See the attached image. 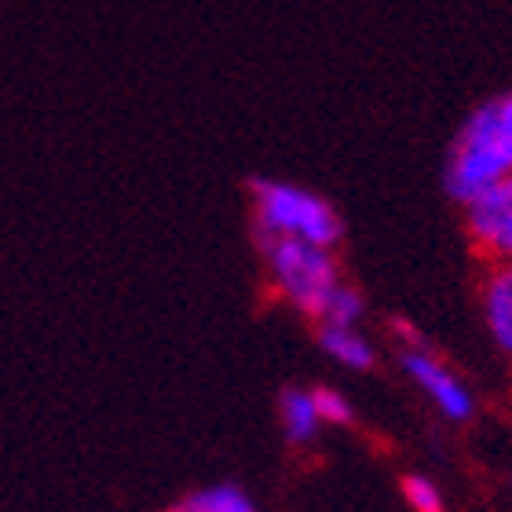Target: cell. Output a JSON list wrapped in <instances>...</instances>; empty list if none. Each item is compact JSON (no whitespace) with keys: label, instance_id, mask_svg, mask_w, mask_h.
Instances as JSON below:
<instances>
[{"label":"cell","instance_id":"1","mask_svg":"<svg viewBox=\"0 0 512 512\" xmlns=\"http://www.w3.org/2000/svg\"><path fill=\"white\" fill-rule=\"evenodd\" d=\"M512 180V92L487 99L458 128L447 154V194L469 205L483 191Z\"/></svg>","mask_w":512,"mask_h":512},{"label":"cell","instance_id":"2","mask_svg":"<svg viewBox=\"0 0 512 512\" xmlns=\"http://www.w3.org/2000/svg\"><path fill=\"white\" fill-rule=\"evenodd\" d=\"M253 224L256 238H297L326 249L344 238L341 213L322 194L286 180H253Z\"/></svg>","mask_w":512,"mask_h":512},{"label":"cell","instance_id":"3","mask_svg":"<svg viewBox=\"0 0 512 512\" xmlns=\"http://www.w3.org/2000/svg\"><path fill=\"white\" fill-rule=\"evenodd\" d=\"M256 242L264 253L271 286L282 293V300L308 319H322L326 300L344 282L333 249L297 242V238H256Z\"/></svg>","mask_w":512,"mask_h":512},{"label":"cell","instance_id":"4","mask_svg":"<svg viewBox=\"0 0 512 512\" xmlns=\"http://www.w3.org/2000/svg\"><path fill=\"white\" fill-rule=\"evenodd\" d=\"M392 333L399 341V359H403V370L410 374V381L425 392V399L436 406L447 421H469L472 410H476V399H472L469 384L461 381L454 370H450L443 359H439L421 333L410 326L406 319L392 322Z\"/></svg>","mask_w":512,"mask_h":512},{"label":"cell","instance_id":"5","mask_svg":"<svg viewBox=\"0 0 512 512\" xmlns=\"http://www.w3.org/2000/svg\"><path fill=\"white\" fill-rule=\"evenodd\" d=\"M483 322L491 341L512 359V260L494 264L483 278Z\"/></svg>","mask_w":512,"mask_h":512},{"label":"cell","instance_id":"6","mask_svg":"<svg viewBox=\"0 0 512 512\" xmlns=\"http://www.w3.org/2000/svg\"><path fill=\"white\" fill-rule=\"evenodd\" d=\"M319 344L322 352L330 355L333 363L344 366V370H374L377 366V348L366 341L359 326H330V322H319Z\"/></svg>","mask_w":512,"mask_h":512},{"label":"cell","instance_id":"7","mask_svg":"<svg viewBox=\"0 0 512 512\" xmlns=\"http://www.w3.org/2000/svg\"><path fill=\"white\" fill-rule=\"evenodd\" d=\"M278 417H282V432L293 447H304V443H315L322 428V417L315 410V399H311V388H286L282 399H278Z\"/></svg>","mask_w":512,"mask_h":512},{"label":"cell","instance_id":"8","mask_svg":"<svg viewBox=\"0 0 512 512\" xmlns=\"http://www.w3.org/2000/svg\"><path fill=\"white\" fill-rule=\"evenodd\" d=\"M169 512H256V505L235 483H213V487H202V491L180 498Z\"/></svg>","mask_w":512,"mask_h":512},{"label":"cell","instance_id":"9","mask_svg":"<svg viewBox=\"0 0 512 512\" xmlns=\"http://www.w3.org/2000/svg\"><path fill=\"white\" fill-rule=\"evenodd\" d=\"M366 315V297L355 286L341 282L333 289V297L326 300V311H322L319 322H330V326H359V319Z\"/></svg>","mask_w":512,"mask_h":512},{"label":"cell","instance_id":"10","mask_svg":"<svg viewBox=\"0 0 512 512\" xmlns=\"http://www.w3.org/2000/svg\"><path fill=\"white\" fill-rule=\"evenodd\" d=\"M311 399H315V410H319L322 425H352V403L348 395L337 392V388H311Z\"/></svg>","mask_w":512,"mask_h":512},{"label":"cell","instance_id":"11","mask_svg":"<svg viewBox=\"0 0 512 512\" xmlns=\"http://www.w3.org/2000/svg\"><path fill=\"white\" fill-rule=\"evenodd\" d=\"M403 498L414 512H443V494L428 476H406Z\"/></svg>","mask_w":512,"mask_h":512},{"label":"cell","instance_id":"12","mask_svg":"<svg viewBox=\"0 0 512 512\" xmlns=\"http://www.w3.org/2000/svg\"><path fill=\"white\" fill-rule=\"evenodd\" d=\"M502 187H505V194H509V202H512V180H505Z\"/></svg>","mask_w":512,"mask_h":512}]
</instances>
